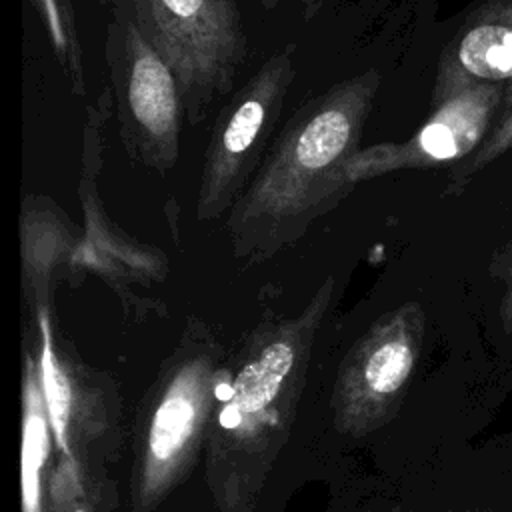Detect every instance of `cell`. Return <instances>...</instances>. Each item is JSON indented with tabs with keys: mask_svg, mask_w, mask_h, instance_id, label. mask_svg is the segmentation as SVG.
<instances>
[{
	"mask_svg": "<svg viewBox=\"0 0 512 512\" xmlns=\"http://www.w3.org/2000/svg\"><path fill=\"white\" fill-rule=\"evenodd\" d=\"M334 284L328 276L294 316L260 322L224 362L204 470L218 512H254L290 438Z\"/></svg>",
	"mask_w": 512,
	"mask_h": 512,
	"instance_id": "1",
	"label": "cell"
},
{
	"mask_svg": "<svg viewBox=\"0 0 512 512\" xmlns=\"http://www.w3.org/2000/svg\"><path fill=\"white\" fill-rule=\"evenodd\" d=\"M380 88L368 70L304 100L276 136L250 186L226 216L236 258L262 262L298 242L356 186L344 164L360 140Z\"/></svg>",
	"mask_w": 512,
	"mask_h": 512,
	"instance_id": "2",
	"label": "cell"
},
{
	"mask_svg": "<svg viewBox=\"0 0 512 512\" xmlns=\"http://www.w3.org/2000/svg\"><path fill=\"white\" fill-rule=\"evenodd\" d=\"M224 360L204 324L190 320L148 390L134 434L132 512H154L206 446Z\"/></svg>",
	"mask_w": 512,
	"mask_h": 512,
	"instance_id": "3",
	"label": "cell"
},
{
	"mask_svg": "<svg viewBox=\"0 0 512 512\" xmlns=\"http://www.w3.org/2000/svg\"><path fill=\"white\" fill-rule=\"evenodd\" d=\"M174 70L186 120L200 124L234 88L248 54L236 0H118Z\"/></svg>",
	"mask_w": 512,
	"mask_h": 512,
	"instance_id": "4",
	"label": "cell"
},
{
	"mask_svg": "<svg viewBox=\"0 0 512 512\" xmlns=\"http://www.w3.org/2000/svg\"><path fill=\"white\" fill-rule=\"evenodd\" d=\"M296 46L272 52L220 106L202 158L196 218L228 214L274 144L286 96L296 76Z\"/></svg>",
	"mask_w": 512,
	"mask_h": 512,
	"instance_id": "5",
	"label": "cell"
},
{
	"mask_svg": "<svg viewBox=\"0 0 512 512\" xmlns=\"http://www.w3.org/2000/svg\"><path fill=\"white\" fill-rule=\"evenodd\" d=\"M110 4L104 54L120 140L132 160L168 174L178 162L186 120L178 78L126 8L118 0Z\"/></svg>",
	"mask_w": 512,
	"mask_h": 512,
	"instance_id": "6",
	"label": "cell"
},
{
	"mask_svg": "<svg viewBox=\"0 0 512 512\" xmlns=\"http://www.w3.org/2000/svg\"><path fill=\"white\" fill-rule=\"evenodd\" d=\"M424 312L406 302L382 314L338 366L330 408L338 432L362 438L394 418L416 370Z\"/></svg>",
	"mask_w": 512,
	"mask_h": 512,
	"instance_id": "7",
	"label": "cell"
},
{
	"mask_svg": "<svg viewBox=\"0 0 512 512\" xmlns=\"http://www.w3.org/2000/svg\"><path fill=\"white\" fill-rule=\"evenodd\" d=\"M504 92L498 84L468 86L432 108L430 118L402 142H380L356 150L344 164L346 180L356 186L398 170H422L476 152Z\"/></svg>",
	"mask_w": 512,
	"mask_h": 512,
	"instance_id": "8",
	"label": "cell"
},
{
	"mask_svg": "<svg viewBox=\"0 0 512 512\" xmlns=\"http://www.w3.org/2000/svg\"><path fill=\"white\" fill-rule=\"evenodd\" d=\"M110 94H102L96 108L88 112L84 130V158L80 200L84 210V234L80 248V274L90 270L102 276L124 304L132 300V282L162 280L168 262L166 256L152 246H142L124 234L108 216L98 196V172L102 166V124L108 116Z\"/></svg>",
	"mask_w": 512,
	"mask_h": 512,
	"instance_id": "9",
	"label": "cell"
},
{
	"mask_svg": "<svg viewBox=\"0 0 512 512\" xmlns=\"http://www.w3.org/2000/svg\"><path fill=\"white\" fill-rule=\"evenodd\" d=\"M30 308L34 320L32 348L40 364L54 450L58 460L88 476V456L108 426L106 410L86 374L56 346L52 304H34Z\"/></svg>",
	"mask_w": 512,
	"mask_h": 512,
	"instance_id": "10",
	"label": "cell"
},
{
	"mask_svg": "<svg viewBox=\"0 0 512 512\" xmlns=\"http://www.w3.org/2000/svg\"><path fill=\"white\" fill-rule=\"evenodd\" d=\"M512 84V8H488L444 52L432 106L474 84Z\"/></svg>",
	"mask_w": 512,
	"mask_h": 512,
	"instance_id": "11",
	"label": "cell"
},
{
	"mask_svg": "<svg viewBox=\"0 0 512 512\" xmlns=\"http://www.w3.org/2000/svg\"><path fill=\"white\" fill-rule=\"evenodd\" d=\"M22 278L34 304H52L56 274L78 270L82 234L50 198L26 196L20 214Z\"/></svg>",
	"mask_w": 512,
	"mask_h": 512,
	"instance_id": "12",
	"label": "cell"
},
{
	"mask_svg": "<svg viewBox=\"0 0 512 512\" xmlns=\"http://www.w3.org/2000/svg\"><path fill=\"white\" fill-rule=\"evenodd\" d=\"M54 438L44 404L40 364L34 348L24 350L22 364V440H20V508L46 512V478Z\"/></svg>",
	"mask_w": 512,
	"mask_h": 512,
	"instance_id": "13",
	"label": "cell"
},
{
	"mask_svg": "<svg viewBox=\"0 0 512 512\" xmlns=\"http://www.w3.org/2000/svg\"><path fill=\"white\" fill-rule=\"evenodd\" d=\"M86 480L80 470L56 460L46 478V512H96Z\"/></svg>",
	"mask_w": 512,
	"mask_h": 512,
	"instance_id": "14",
	"label": "cell"
},
{
	"mask_svg": "<svg viewBox=\"0 0 512 512\" xmlns=\"http://www.w3.org/2000/svg\"><path fill=\"white\" fill-rule=\"evenodd\" d=\"M512 148V108L506 112V116L498 122V126L486 136L482 146L474 152L472 160L468 162V168L458 172V182H464L472 172L480 170L484 164L496 160L506 150Z\"/></svg>",
	"mask_w": 512,
	"mask_h": 512,
	"instance_id": "15",
	"label": "cell"
},
{
	"mask_svg": "<svg viewBox=\"0 0 512 512\" xmlns=\"http://www.w3.org/2000/svg\"><path fill=\"white\" fill-rule=\"evenodd\" d=\"M294 2L300 6L302 16H304L306 20H312V18L320 12V8H324V4H326L328 0H294Z\"/></svg>",
	"mask_w": 512,
	"mask_h": 512,
	"instance_id": "16",
	"label": "cell"
},
{
	"mask_svg": "<svg viewBox=\"0 0 512 512\" xmlns=\"http://www.w3.org/2000/svg\"><path fill=\"white\" fill-rule=\"evenodd\" d=\"M504 314H506L508 322L512 324V280H510V288H508V294H506V300H504Z\"/></svg>",
	"mask_w": 512,
	"mask_h": 512,
	"instance_id": "17",
	"label": "cell"
},
{
	"mask_svg": "<svg viewBox=\"0 0 512 512\" xmlns=\"http://www.w3.org/2000/svg\"><path fill=\"white\" fill-rule=\"evenodd\" d=\"M258 2L262 4V8L272 10V8H276V6H278V2H280V0H258Z\"/></svg>",
	"mask_w": 512,
	"mask_h": 512,
	"instance_id": "18",
	"label": "cell"
},
{
	"mask_svg": "<svg viewBox=\"0 0 512 512\" xmlns=\"http://www.w3.org/2000/svg\"><path fill=\"white\" fill-rule=\"evenodd\" d=\"M504 104H506L508 108H512V84H510V88H508V94L504 96Z\"/></svg>",
	"mask_w": 512,
	"mask_h": 512,
	"instance_id": "19",
	"label": "cell"
}]
</instances>
